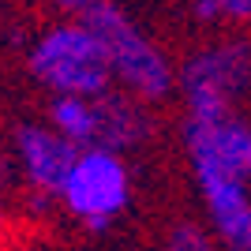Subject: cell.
Returning a JSON list of instances; mask_svg holds the SVG:
<instances>
[{
  "label": "cell",
  "instance_id": "obj_11",
  "mask_svg": "<svg viewBox=\"0 0 251 251\" xmlns=\"http://www.w3.org/2000/svg\"><path fill=\"white\" fill-rule=\"evenodd\" d=\"M221 8V15H232V19H251V0H214Z\"/></svg>",
  "mask_w": 251,
  "mask_h": 251
},
{
  "label": "cell",
  "instance_id": "obj_7",
  "mask_svg": "<svg viewBox=\"0 0 251 251\" xmlns=\"http://www.w3.org/2000/svg\"><path fill=\"white\" fill-rule=\"evenodd\" d=\"M19 154H23V165H26L30 180L42 191H64L75 161H79L75 143H68L60 131H45V127H23Z\"/></svg>",
  "mask_w": 251,
  "mask_h": 251
},
{
  "label": "cell",
  "instance_id": "obj_13",
  "mask_svg": "<svg viewBox=\"0 0 251 251\" xmlns=\"http://www.w3.org/2000/svg\"><path fill=\"white\" fill-rule=\"evenodd\" d=\"M60 4H68V8H86L90 0H60Z\"/></svg>",
  "mask_w": 251,
  "mask_h": 251
},
{
  "label": "cell",
  "instance_id": "obj_4",
  "mask_svg": "<svg viewBox=\"0 0 251 251\" xmlns=\"http://www.w3.org/2000/svg\"><path fill=\"white\" fill-rule=\"evenodd\" d=\"M64 199L90 229L101 232L109 218L120 214L127 202V169L120 165L113 150H86V154H79L72 176H68Z\"/></svg>",
  "mask_w": 251,
  "mask_h": 251
},
{
  "label": "cell",
  "instance_id": "obj_2",
  "mask_svg": "<svg viewBox=\"0 0 251 251\" xmlns=\"http://www.w3.org/2000/svg\"><path fill=\"white\" fill-rule=\"evenodd\" d=\"M83 26L98 34V42L109 52L113 75H120L135 94L161 98L169 90L173 75H169L165 56L131 26V19H127L120 8L105 4V0H94V4H86V23Z\"/></svg>",
  "mask_w": 251,
  "mask_h": 251
},
{
  "label": "cell",
  "instance_id": "obj_10",
  "mask_svg": "<svg viewBox=\"0 0 251 251\" xmlns=\"http://www.w3.org/2000/svg\"><path fill=\"white\" fill-rule=\"evenodd\" d=\"M165 251H214V244H210V236L199 229V225L184 221V225H176V229L169 232Z\"/></svg>",
  "mask_w": 251,
  "mask_h": 251
},
{
  "label": "cell",
  "instance_id": "obj_5",
  "mask_svg": "<svg viewBox=\"0 0 251 251\" xmlns=\"http://www.w3.org/2000/svg\"><path fill=\"white\" fill-rule=\"evenodd\" d=\"M195 169L221 240L229 244V251H251V202L244 195V180L206 161H195Z\"/></svg>",
  "mask_w": 251,
  "mask_h": 251
},
{
  "label": "cell",
  "instance_id": "obj_3",
  "mask_svg": "<svg viewBox=\"0 0 251 251\" xmlns=\"http://www.w3.org/2000/svg\"><path fill=\"white\" fill-rule=\"evenodd\" d=\"M251 79V49L248 45H218L188 64L184 98L191 105V120H225L229 98L240 94Z\"/></svg>",
  "mask_w": 251,
  "mask_h": 251
},
{
  "label": "cell",
  "instance_id": "obj_12",
  "mask_svg": "<svg viewBox=\"0 0 251 251\" xmlns=\"http://www.w3.org/2000/svg\"><path fill=\"white\" fill-rule=\"evenodd\" d=\"M195 15H199V19H218L221 8L214 4V0H195Z\"/></svg>",
  "mask_w": 251,
  "mask_h": 251
},
{
  "label": "cell",
  "instance_id": "obj_6",
  "mask_svg": "<svg viewBox=\"0 0 251 251\" xmlns=\"http://www.w3.org/2000/svg\"><path fill=\"white\" fill-rule=\"evenodd\" d=\"M188 147L195 161L218 165L225 173H232L236 180L251 176V127L236 124L232 116H225V120H191Z\"/></svg>",
  "mask_w": 251,
  "mask_h": 251
},
{
  "label": "cell",
  "instance_id": "obj_9",
  "mask_svg": "<svg viewBox=\"0 0 251 251\" xmlns=\"http://www.w3.org/2000/svg\"><path fill=\"white\" fill-rule=\"evenodd\" d=\"M52 124L68 143H98V113L86 98H56Z\"/></svg>",
  "mask_w": 251,
  "mask_h": 251
},
{
  "label": "cell",
  "instance_id": "obj_8",
  "mask_svg": "<svg viewBox=\"0 0 251 251\" xmlns=\"http://www.w3.org/2000/svg\"><path fill=\"white\" fill-rule=\"evenodd\" d=\"M94 113H98V147L101 150L131 147V143H139L143 131H147V116L139 113L131 101H124V98L101 94L94 101Z\"/></svg>",
  "mask_w": 251,
  "mask_h": 251
},
{
  "label": "cell",
  "instance_id": "obj_1",
  "mask_svg": "<svg viewBox=\"0 0 251 251\" xmlns=\"http://www.w3.org/2000/svg\"><path fill=\"white\" fill-rule=\"evenodd\" d=\"M30 72L45 86L60 90V98H101L113 79L109 52L86 26H56L34 45Z\"/></svg>",
  "mask_w": 251,
  "mask_h": 251
}]
</instances>
